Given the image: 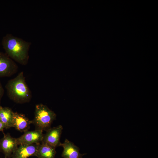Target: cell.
<instances>
[{"label":"cell","instance_id":"13","mask_svg":"<svg viewBox=\"0 0 158 158\" xmlns=\"http://www.w3.org/2000/svg\"><path fill=\"white\" fill-rule=\"evenodd\" d=\"M4 92V90L3 87L2 85L0 82V107L1 105V98L3 96Z\"/></svg>","mask_w":158,"mask_h":158},{"label":"cell","instance_id":"5","mask_svg":"<svg viewBox=\"0 0 158 158\" xmlns=\"http://www.w3.org/2000/svg\"><path fill=\"white\" fill-rule=\"evenodd\" d=\"M63 127L61 125L51 128L43 135L42 143L47 144L56 148L61 146L60 139Z\"/></svg>","mask_w":158,"mask_h":158},{"label":"cell","instance_id":"3","mask_svg":"<svg viewBox=\"0 0 158 158\" xmlns=\"http://www.w3.org/2000/svg\"><path fill=\"white\" fill-rule=\"evenodd\" d=\"M56 114L47 106L42 104L36 105L34 119L32 121L35 129L47 131L56 119Z\"/></svg>","mask_w":158,"mask_h":158},{"label":"cell","instance_id":"11","mask_svg":"<svg viewBox=\"0 0 158 158\" xmlns=\"http://www.w3.org/2000/svg\"><path fill=\"white\" fill-rule=\"evenodd\" d=\"M55 148L46 144H38L35 156L38 158H55Z\"/></svg>","mask_w":158,"mask_h":158},{"label":"cell","instance_id":"6","mask_svg":"<svg viewBox=\"0 0 158 158\" xmlns=\"http://www.w3.org/2000/svg\"><path fill=\"white\" fill-rule=\"evenodd\" d=\"M43 131L36 130L27 131L20 137L16 138L18 145L39 144L42 142L43 135Z\"/></svg>","mask_w":158,"mask_h":158},{"label":"cell","instance_id":"1","mask_svg":"<svg viewBox=\"0 0 158 158\" xmlns=\"http://www.w3.org/2000/svg\"><path fill=\"white\" fill-rule=\"evenodd\" d=\"M1 44L5 53L11 59L22 65L27 64L31 42L7 34L3 37Z\"/></svg>","mask_w":158,"mask_h":158},{"label":"cell","instance_id":"9","mask_svg":"<svg viewBox=\"0 0 158 158\" xmlns=\"http://www.w3.org/2000/svg\"><path fill=\"white\" fill-rule=\"evenodd\" d=\"M38 144L20 145L13 153L11 158H27L35 156Z\"/></svg>","mask_w":158,"mask_h":158},{"label":"cell","instance_id":"7","mask_svg":"<svg viewBox=\"0 0 158 158\" xmlns=\"http://www.w3.org/2000/svg\"><path fill=\"white\" fill-rule=\"evenodd\" d=\"M4 134V137L0 139V152L4 154L5 158H10L18 145L16 138L12 137L8 133Z\"/></svg>","mask_w":158,"mask_h":158},{"label":"cell","instance_id":"4","mask_svg":"<svg viewBox=\"0 0 158 158\" xmlns=\"http://www.w3.org/2000/svg\"><path fill=\"white\" fill-rule=\"evenodd\" d=\"M18 69L14 61L5 53L0 52V78L11 76L17 73Z\"/></svg>","mask_w":158,"mask_h":158},{"label":"cell","instance_id":"10","mask_svg":"<svg viewBox=\"0 0 158 158\" xmlns=\"http://www.w3.org/2000/svg\"><path fill=\"white\" fill-rule=\"evenodd\" d=\"M32 121L30 120L25 115L17 112L13 113V127L17 130L25 132L28 130Z\"/></svg>","mask_w":158,"mask_h":158},{"label":"cell","instance_id":"8","mask_svg":"<svg viewBox=\"0 0 158 158\" xmlns=\"http://www.w3.org/2000/svg\"><path fill=\"white\" fill-rule=\"evenodd\" d=\"M61 147L63 148L61 156L64 158H81L85 154L80 153L79 147L67 139Z\"/></svg>","mask_w":158,"mask_h":158},{"label":"cell","instance_id":"14","mask_svg":"<svg viewBox=\"0 0 158 158\" xmlns=\"http://www.w3.org/2000/svg\"><path fill=\"white\" fill-rule=\"evenodd\" d=\"M4 128H5L4 126L0 119V131L3 132Z\"/></svg>","mask_w":158,"mask_h":158},{"label":"cell","instance_id":"12","mask_svg":"<svg viewBox=\"0 0 158 158\" xmlns=\"http://www.w3.org/2000/svg\"><path fill=\"white\" fill-rule=\"evenodd\" d=\"M13 113L9 107H0V119L4 124L5 128L13 127Z\"/></svg>","mask_w":158,"mask_h":158},{"label":"cell","instance_id":"15","mask_svg":"<svg viewBox=\"0 0 158 158\" xmlns=\"http://www.w3.org/2000/svg\"></svg>","mask_w":158,"mask_h":158},{"label":"cell","instance_id":"2","mask_svg":"<svg viewBox=\"0 0 158 158\" xmlns=\"http://www.w3.org/2000/svg\"><path fill=\"white\" fill-rule=\"evenodd\" d=\"M5 87L9 98L16 103L23 104L29 102L31 100V92L26 83L23 71L9 80Z\"/></svg>","mask_w":158,"mask_h":158}]
</instances>
